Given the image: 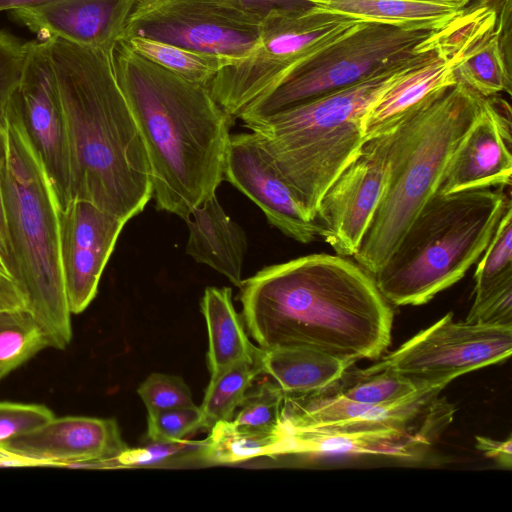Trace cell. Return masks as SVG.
I'll list each match as a JSON object with an SVG mask.
<instances>
[{"label":"cell","mask_w":512,"mask_h":512,"mask_svg":"<svg viewBox=\"0 0 512 512\" xmlns=\"http://www.w3.org/2000/svg\"><path fill=\"white\" fill-rule=\"evenodd\" d=\"M442 388H421L390 404L372 405L344 398L333 387L321 392L291 397L285 396L282 426L317 428L344 424H389L407 426L422 416Z\"/></svg>","instance_id":"44dd1931"},{"label":"cell","mask_w":512,"mask_h":512,"mask_svg":"<svg viewBox=\"0 0 512 512\" xmlns=\"http://www.w3.org/2000/svg\"><path fill=\"white\" fill-rule=\"evenodd\" d=\"M202 428V414L196 405L149 412L147 436L151 442H180Z\"/></svg>","instance_id":"e575fe53"},{"label":"cell","mask_w":512,"mask_h":512,"mask_svg":"<svg viewBox=\"0 0 512 512\" xmlns=\"http://www.w3.org/2000/svg\"><path fill=\"white\" fill-rule=\"evenodd\" d=\"M12 456H15L9 452H7L6 450L0 448V459H4V458H9V457H12Z\"/></svg>","instance_id":"bcb514c9"},{"label":"cell","mask_w":512,"mask_h":512,"mask_svg":"<svg viewBox=\"0 0 512 512\" xmlns=\"http://www.w3.org/2000/svg\"><path fill=\"white\" fill-rule=\"evenodd\" d=\"M18 91L27 131L62 209L70 201L68 152L57 80L45 41L27 42Z\"/></svg>","instance_id":"2e32d148"},{"label":"cell","mask_w":512,"mask_h":512,"mask_svg":"<svg viewBox=\"0 0 512 512\" xmlns=\"http://www.w3.org/2000/svg\"><path fill=\"white\" fill-rule=\"evenodd\" d=\"M262 367L284 396L300 397L333 386L351 366L315 350L279 348L264 350Z\"/></svg>","instance_id":"d4e9b609"},{"label":"cell","mask_w":512,"mask_h":512,"mask_svg":"<svg viewBox=\"0 0 512 512\" xmlns=\"http://www.w3.org/2000/svg\"><path fill=\"white\" fill-rule=\"evenodd\" d=\"M185 222L189 231L187 254L241 288L247 237L243 228L226 214L217 196L197 206Z\"/></svg>","instance_id":"603a6c76"},{"label":"cell","mask_w":512,"mask_h":512,"mask_svg":"<svg viewBox=\"0 0 512 512\" xmlns=\"http://www.w3.org/2000/svg\"><path fill=\"white\" fill-rule=\"evenodd\" d=\"M45 41L63 111L70 200L128 221L152 198L146 148L116 81L112 49Z\"/></svg>","instance_id":"7a4b0ae2"},{"label":"cell","mask_w":512,"mask_h":512,"mask_svg":"<svg viewBox=\"0 0 512 512\" xmlns=\"http://www.w3.org/2000/svg\"><path fill=\"white\" fill-rule=\"evenodd\" d=\"M263 373L262 361H240L211 373L200 408L202 428L233 420L246 392Z\"/></svg>","instance_id":"83f0119b"},{"label":"cell","mask_w":512,"mask_h":512,"mask_svg":"<svg viewBox=\"0 0 512 512\" xmlns=\"http://www.w3.org/2000/svg\"><path fill=\"white\" fill-rule=\"evenodd\" d=\"M512 113L499 95L485 97L483 108L445 170L438 194L510 187Z\"/></svg>","instance_id":"e0dca14e"},{"label":"cell","mask_w":512,"mask_h":512,"mask_svg":"<svg viewBox=\"0 0 512 512\" xmlns=\"http://www.w3.org/2000/svg\"><path fill=\"white\" fill-rule=\"evenodd\" d=\"M137 392L148 413L195 405L189 386L181 377L174 375L152 373L140 384Z\"/></svg>","instance_id":"836d02e7"},{"label":"cell","mask_w":512,"mask_h":512,"mask_svg":"<svg viewBox=\"0 0 512 512\" xmlns=\"http://www.w3.org/2000/svg\"><path fill=\"white\" fill-rule=\"evenodd\" d=\"M137 0H50L10 11L11 18L39 40L61 38L112 49L119 41Z\"/></svg>","instance_id":"ffe728a7"},{"label":"cell","mask_w":512,"mask_h":512,"mask_svg":"<svg viewBox=\"0 0 512 512\" xmlns=\"http://www.w3.org/2000/svg\"><path fill=\"white\" fill-rule=\"evenodd\" d=\"M261 27L214 0H137L120 38L139 36L234 62L252 52Z\"/></svg>","instance_id":"30bf717a"},{"label":"cell","mask_w":512,"mask_h":512,"mask_svg":"<svg viewBox=\"0 0 512 512\" xmlns=\"http://www.w3.org/2000/svg\"><path fill=\"white\" fill-rule=\"evenodd\" d=\"M284 398L279 386L271 379H266L249 388L233 421L266 432L283 433Z\"/></svg>","instance_id":"d6a6232c"},{"label":"cell","mask_w":512,"mask_h":512,"mask_svg":"<svg viewBox=\"0 0 512 512\" xmlns=\"http://www.w3.org/2000/svg\"><path fill=\"white\" fill-rule=\"evenodd\" d=\"M350 368L332 387L344 398L355 402L372 405L390 404L421 389L388 367L372 365L354 371Z\"/></svg>","instance_id":"f546056e"},{"label":"cell","mask_w":512,"mask_h":512,"mask_svg":"<svg viewBox=\"0 0 512 512\" xmlns=\"http://www.w3.org/2000/svg\"><path fill=\"white\" fill-rule=\"evenodd\" d=\"M512 352V327L469 324L449 312L374 364L388 367L418 388H444L468 372L500 363Z\"/></svg>","instance_id":"8fae6325"},{"label":"cell","mask_w":512,"mask_h":512,"mask_svg":"<svg viewBox=\"0 0 512 512\" xmlns=\"http://www.w3.org/2000/svg\"><path fill=\"white\" fill-rule=\"evenodd\" d=\"M431 49L423 44L416 54L355 85L243 121L314 217L325 191L366 141L362 119L367 109Z\"/></svg>","instance_id":"5b68a950"},{"label":"cell","mask_w":512,"mask_h":512,"mask_svg":"<svg viewBox=\"0 0 512 512\" xmlns=\"http://www.w3.org/2000/svg\"><path fill=\"white\" fill-rule=\"evenodd\" d=\"M474 280V301L512 282V204L505 210L484 250Z\"/></svg>","instance_id":"1f68e13d"},{"label":"cell","mask_w":512,"mask_h":512,"mask_svg":"<svg viewBox=\"0 0 512 512\" xmlns=\"http://www.w3.org/2000/svg\"><path fill=\"white\" fill-rule=\"evenodd\" d=\"M240 289L242 320L263 350L311 349L352 366L391 343L389 302L347 257L310 254L267 266Z\"/></svg>","instance_id":"6da1fadb"},{"label":"cell","mask_w":512,"mask_h":512,"mask_svg":"<svg viewBox=\"0 0 512 512\" xmlns=\"http://www.w3.org/2000/svg\"><path fill=\"white\" fill-rule=\"evenodd\" d=\"M431 36L427 57L402 74L367 109L362 119L366 140L389 132L437 91L458 82L452 58Z\"/></svg>","instance_id":"7402d4cb"},{"label":"cell","mask_w":512,"mask_h":512,"mask_svg":"<svg viewBox=\"0 0 512 512\" xmlns=\"http://www.w3.org/2000/svg\"><path fill=\"white\" fill-rule=\"evenodd\" d=\"M53 417L52 411L44 405L0 402V448L11 439L45 424Z\"/></svg>","instance_id":"d590c367"},{"label":"cell","mask_w":512,"mask_h":512,"mask_svg":"<svg viewBox=\"0 0 512 512\" xmlns=\"http://www.w3.org/2000/svg\"><path fill=\"white\" fill-rule=\"evenodd\" d=\"M434 31L362 22L294 66L238 118L245 121L268 116L362 82L419 52Z\"/></svg>","instance_id":"ba28073f"},{"label":"cell","mask_w":512,"mask_h":512,"mask_svg":"<svg viewBox=\"0 0 512 512\" xmlns=\"http://www.w3.org/2000/svg\"><path fill=\"white\" fill-rule=\"evenodd\" d=\"M465 322L512 327V282L473 301Z\"/></svg>","instance_id":"74e56055"},{"label":"cell","mask_w":512,"mask_h":512,"mask_svg":"<svg viewBox=\"0 0 512 512\" xmlns=\"http://www.w3.org/2000/svg\"><path fill=\"white\" fill-rule=\"evenodd\" d=\"M201 310L208 330L211 373L240 361H262L264 350L249 340L244 322L234 309L230 288H206Z\"/></svg>","instance_id":"484cf974"},{"label":"cell","mask_w":512,"mask_h":512,"mask_svg":"<svg viewBox=\"0 0 512 512\" xmlns=\"http://www.w3.org/2000/svg\"><path fill=\"white\" fill-rule=\"evenodd\" d=\"M28 309V301L19 281L0 252V311Z\"/></svg>","instance_id":"60d3db41"},{"label":"cell","mask_w":512,"mask_h":512,"mask_svg":"<svg viewBox=\"0 0 512 512\" xmlns=\"http://www.w3.org/2000/svg\"><path fill=\"white\" fill-rule=\"evenodd\" d=\"M454 408L435 399L420 426L344 424L317 428L282 426L281 455H375L398 459L421 458L452 419Z\"/></svg>","instance_id":"4fadbf2b"},{"label":"cell","mask_w":512,"mask_h":512,"mask_svg":"<svg viewBox=\"0 0 512 512\" xmlns=\"http://www.w3.org/2000/svg\"><path fill=\"white\" fill-rule=\"evenodd\" d=\"M111 57L146 148L156 207L186 220L224 180L233 118L208 85L151 62L123 42Z\"/></svg>","instance_id":"3957f363"},{"label":"cell","mask_w":512,"mask_h":512,"mask_svg":"<svg viewBox=\"0 0 512 512\" xmlns=\"http://www.w3.org/2000/svg\"><path fill=\"white\" fill-rule=\"evenodd\" d=\"M47 1L50 0H0V12L31 7Z\"/></svg>","instance_id":"ee69618b"},{"label":"cell","mask_w":512,"mask_h":512,"mask_svg":"<svg viewBox=\"0 0 512 512\" xmlns=\"http://www.w3.org/2000/svg\"><path fill=\"white\" fill-rule=\"evenodd\" d=\"M0 172L14 271L49 347L72 338L60 259V204L27 131L18 89L0 112Z\"/></svg>","instance_id":"277c9868"},{"label":"cell","mask_w":512,"mask_h":512,"mask_svg":"<svg viewBox=\"0 0 512 512\" xmlns=\"http://www.w3.org/2000/svg\"><path fill=\"white\" fill-rule=\"evenodd\" d=\"M388 133L365 141L358 155L325 191L316 211L319 237L337 255L353 257L386 190Z\"/></svg>","instance_id":"7c38bea8"},{"label":"cell","mask_w":512,"mask_h":512,"mask_svg":"<svg viewBox=\"0 0 512 512\" xmlns=\"http://www.w3.org/2000/svg\"><path fill=\"white\" fill-rule=\"evenodd\" d=\"M505 1L506 0H470L468 6L465 9L488 5L495 8L496 11L499 13Z\"/></svg>","instance_id":"f6af8a7d"},{"label":"cell","mask_w":512,"mask_h":512,"mask_svg":"<svg viewBox=\"0 0 512 512\" xmlns=\"http://www.w3.org/2000/svg\"><path fill=\"white\" fill-rule=\"evenodd\" d=\"M224 180L252 200L267 220L286 236L303 244L319 237L320 229L315 217L252 132L231 135Z\"/></svg>","instance_id":"9a60e30c"},{"label":"cell","mask_w":512,"mask_h":512,"mask_svg":"<svg viewBox=\"0 0 512 512\" xmlns=\"http://www.w3.org/2000/svg\"><path fill=\"white\" fill-rule=\"evenodd\" d=\"M0 252H1L2 256L4 257L6 263L8 264L11 272L15 276L14 263H13V257H12V252H11V246H10V240H9L8 228H7V221H6V211H5V202H4L1 172H0Z\"/></svg>","instance_id":"7bdbcfd3"},{"label":"cell","mask_w":512,"mask_h":512,"mask_svg":"<svg viewBox=\"0 0 512 512\" xmlns=\"http://www.w3.org/2000/svg\"><path fill=\"white\" fill-rule=\"evenodd\" d=\"M476 448L485 457L494 460L505 468L512 466V439L499 441L485 436H475Z\"/></svg>","instance_id":"b9f144b4"},{"label":"cell","mask_w":512,"mask_h":512,"mask_svg":"<svg viewBox=\"0 0 512 512\" xmlns=\"http://www.w3.org/2000/svg\"><path fill=\"white\" fill-rule=\"evenodd\" d=\"M484 99L457 82L437 91L387 132L386 190L353 256L372 275L387 261L416 215L437 193L448 163L479 116Z\"/></svg>","instance_id":"8992f818"},{"label":"cell","mask_w":512,"mask_h":512,"mask_svg":"<svg viewBox=\"0 0 512 512\" xmlns=\"http://www.w3.org/2000/svg\"><path fill=\"white\" fill-rule=\"evenodd\" d=\"M27 42L0 31V111L18 89L25 61Z\"/></svg>","instance_id":"8d00e7d4"},{"label":"cell","mask_w":512,"mask_h":512,"mask_svg":"<svg viewBox=\"0 0 512 512\" xmlns=\"http://www.w3.org/2000/svg\"><path fill=\"white\" fill-rule=\"evenodd\" d=\"M119 41L151 62L204 85H209L224 66L232 63L228 59L139 36L123 37Z\"/></svg>","instance_id":"f1b7e54d"},{"label":"cell","mask_w":512,"mask_h":512,"mask_svg":"<svg viewBox=\"0 0 512 512\" xmlns=\"http://www.w3.org/2000/svg\"><path fill=\"white\" fill-rule=\"evenodd\" d=\"M191 442H152V444L137 449L128 448L117 458L118 468L155 465L167 462L190 450Z\"/></svg>","instance_id":"f35d334b"},{"label":"cell","mask_w":512,"mask_h":512,"mask_svg":"<svg viewBox=\"0 0 512 512\" xmlns=\"http://www.w3.org/2000/svg\"><path fill=\"white\" fill-rule=\"evenodd\" d=\"M498 12L483 5L465 9L432 40L452 58L454 74L483 97L511 94V63L506 59L497 29Z\"/></svg>","instance_id":"ac0fdd59"},{"label":"cell","mask_w":512,"mask_h":512,"mask_svg":"<svg viewBox=\"0 0 512 512\" xmlns=\"http://www.w3.org/2000/svg\"><path fill=\"white\" fill-rule=\"evenodd\" d=\"M7 452L31 461L34 466H66L102 460L118 468L117 458L129 447L115 419L86 416L53 417L1 446Z\"/></svg>","instance_id":"d6986e66"},{"label":"cell","mask_w":512,"mask_h":512,"mask_svg":"<svg viewBox=\"0 0 512 512\" xmlns=\"http://www.w3.org/2000/svg\"><path fill=\"white\" fill-rule=\"evenodd\" d=\"M362 22L313 7L273 12L246 57L224 66L209 83L212 97L233 119L271 90L298 63L351 32Z\"/></svg>","instance_id":"9c48e42d"},{"label":"cell","mask_w":512,"mask_h":512,"mask_svg":"<svg viewBox=\"0 0 512 512\" xmlns=\"http://www.w3.org/2000/svg\"><path fill=\"white\" fill-rule=\"evenodd\" d=\"M315 7L404 30H439L464 12L470 0H312Z\"/></svg>","instance_id":"cb8c5ba5"},{"label":"cell","mask_w":512,"mask_h":512,"mask_svg":"<svg viewBox=\"0 0 512 512\" xmlns=\"http://www.w3.org/2000/svg\"><path fill=\"white\" fill-rule=\"evenodd\" d=\"M126 221L90 202L71 199L59 213L60 259L71 314L95 298L103 270Z\"/></svg>","instance_id":"5bb4252c"},{"label":"cell","mask_w":512,"mask_h":512,"mask_svg":"<svg viewBox=\"0 0 512 512\" xmlns=\"http://www.w3.org/2000/svg\"><path fill=\"white\" fill-rule=\"evenodd\" d=\"M200 443V456L213 463H236L260 456H279L284 442L283 433L266 432L233 420L219 421Z\"/></svg>","instance_id":"4316f807"},{"label":"cell","mask_w":512,"mask_h":512,"mask_svg":"<svg viewBox=\"0 0 512 512\" xmlns=\"http://www.w3.org/2000/svg\"><path fill=\"white\" fill-rule=\"evenodd\" d=\"M263 21L273 12H295L314 7L312 0H214Z\"/></svg>","instance_id":"ab89813d"},{"label":"cell","mask_w":512,"mask_h":512,"mask_svg":"<svg viewBox=\"0 0 512 512\" xmlns=\"http://www.w3.org/2000/svg\"><path fill=\"white\" fill-rule=\"evenodd\" d=\"M505 187L436 193L373 274L396 306L422 305L457 283L489 244L511 205Z\"/></svg>","instance_id":"52a82bcc"},{"label":"cell","mask_w":512,"mask_h":512,"mask_svg":"<svg viewBox=\"0 0 512 512\" xmlns=\"http://www.w3.org/2000/svg\"><path fill=\"white\" fill-rule=\"evenodd\" d=\"M46 347L45 334L27 308L0 311V381Z\"/></svg>","instance_id":"4dcf8cb0"}]
</instances>
